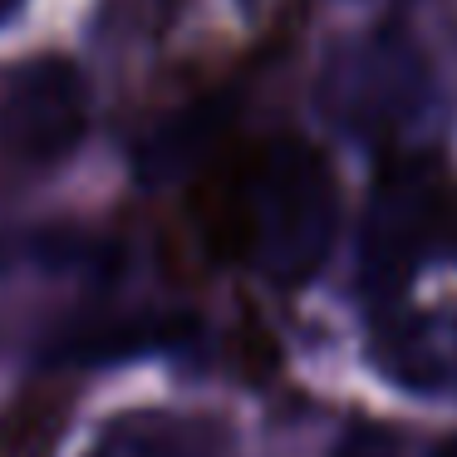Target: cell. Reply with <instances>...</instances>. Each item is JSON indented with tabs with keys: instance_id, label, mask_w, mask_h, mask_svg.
<instances>
[{
	"instance_id": "cell-1",
	"label": "cell",
	"mask_w": 457,
	"mask_h": 457,
	"mask_svg": "<svg viewBox=\"0 0 457 457\" xmlns=\"http://www.w3.org/2000/svg\"><path fill=\"white\" fill-rule=\"evenodd\" d=\"M241 212L251 261L280 286H300L325 266L335 246V172L305 138H276L251 168Z\"/></svg>"
},
{
	"instance_id": "cell-2",
	"label": "cell",
	"mask_w": 457,
	"mask_h": 457,
	"mask_svg": "<svg viewBox=\"0 0 457 457\" xmlns=\"http://www.w3.org/2000/svg\"><path fill=\"white\" fill-rule=\"evenodd\" d=\"M457 192L428 158H403L378 172L359 231V286L374 300H394L413 286L423 261L453 237Z\"/></svg>"
},
{
	"instance_id": "cell-3",
	"label": "cell",
	"mask_w": 457,
	"mask_h": 457,
	"mask_svg": "<svg viewBox=\"0 0 457 457\" xmlns=\"http://www.w3.org/2000/svg\"><path fill=\"white\" fill-rule=\"evenodd\" d=\"M320 109L354 138H384L428 109V70L403 35H354L320 74Z\"/></svg>"
},
{
	"instance_id": "cell-4",
	"label": "cell",
	"mask_w": 457,
	"mask_h": 457,
	"mask_svg": "<svg viewBox=\"0 0 457 457\" xmlns=\"http://www.w3.org/2000/svg\"><path fill=\"white\" fill-rule=\"evenodd\" d=\"M84 123H89V89L84 74L60 54L25 64L0 104V138L30 168H50L64 153H74Z\"/></svg>"
},
{
	"instance_id": "cell-5",
	"label": "cell",
	"mask_w": 457,
	"mask_h": 457,
	"mask_svg": "<svg viewBox=\"0 0 457 457\" xmlns=\"http://www.w3.org/2000/svg\"><path fill=\"white\" fill-rule=\"evenodd\" d=\"M227 119H231V99L212 94V99H197V104H187V109L168 113L162 123H153V129L143 133L138 153H133L138 178L143 182H172V178H182V172H192L207 158L212 143L221 138Z\"/></svg>"
},
{
	"instance_id": "cell-6",
	"label": "cell",
	"mask_w": 457,
	"mask_h": 457,
	"mask_svg": "<svg viewBox=\"0 0 457 457\" xmlns=\"http://www.w3.org/2000/svg\"><path fill=\"white\" fill-rule=\"evenodd\" d=\"M84 457H217V447L172 413H129L104 428Z\"/></svg>"
},
{
	"instance_id": "cell-7",
	"label": "cell",
	"mask_w": 457,
	"mask_h": 457,
	"mask_svg": "<svg viewBox=\"0 0 457 457\" xmlns=\"http://www.w3.org/2000/svg\"><path fill=\"white\" fill-rule=\"evenodd\" d=\"M172 335L168 320H113V325H94L89 335L79 339H64L60 345V359H113V354H129V349H148V345H162Z\"/></svg>"
},
{
	"instance_id": "cell-8",
	"label": "cell",
	"mask_w": 457,
	"mask_h": 457,
	"mask_svg": "<svg viewBox=\"0 0 457 457\" xmlns=\"http://www.w3.org/2000/svg\"><path fill=\"white\" fill-rule=\"evenodd\" d=\"M329 457H398L394 437L378 433V428H354V433L339 437V447Z\"/></svg>"
},
{
	"instance_id": "cell-9",
	"label": "cell",
	"mask_w": 457,
	"mask_h": 457,
	"mask_svg": "<svg viewBox=\"0 0 457 457\" xmlns=\"http://www.w3.org/2000/svg\"><path fill=\"white\" fill-rule=\"evenodd\" d=\"M21 5H25V0H0V25L11 21V15H15V11H21Z\"/></svg>"
},
{
	"instance_id": "cell-10",
	"label": "cell",
	"mask_w": 457,
	"mask_h": 457,
	"mask_svg": "<svg viewBox=\"0 0 457 457\" xmlns=\"http://www.w3.org/2000/svg\"><path fill=\"white\" fill-rule=\"evenodd\" d=\"M433 457H457V437H453V443H447V447H437Z\"/></svg>"
}]
</instances>
